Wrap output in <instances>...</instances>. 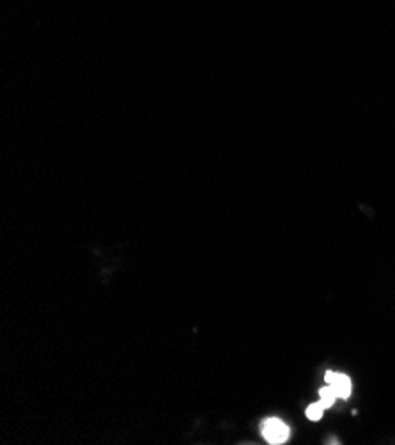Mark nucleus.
I'll use <instances>...</instances> for the list:
<instances>
[{
    "mask_svg": "<svg viewBox=\"0 0 395 445\" xmlns=\"http://www.w3.org/2000/svg\"><path fill=\"white\" fill-rule=\"evenodd\" d=\"M261 433H263L264 440L268 444L272 445H280V444H286L289 440V426H287L286 422L280 421V418L272 417V418H266L263 422V426H261Z\"/></svg>",
    "mask_w": 395,
    "mask_h": 445,
    "instance_id": "1",
    "label": "nucleus"
},
{
    "mask_svg": "<svg viewBox=\"0 0 395 445\" xmlns=\"http://www.w3.org/2000/svg\"><path fill=\"white\" fill-rule=\"evenodd\" d=\"M325 382L330 385V387L334 389L335 392H337V395L341 399H346L351 395L353 384L349 376L342 375V372H337V371H328L325 375Z\"/></svg>",
    "mask_w": 395,
    "mask_h": 445,
    "instance_id": "2",
    "label": "nucleus"
},
{
    "mask_svg": "<svg viewBox=\"0 0 395 445\" xmlns=\"http://www.w3.org/2000/svg\"><path fill=\"white\" fill-rule=\"evenodd\" d=\"M337 392L334 391V389L330 387L328 384L325 385V387L319 389V402H321L323 407L325 408H330V407H334V402L337 401Z\"/></svg>",
    "mask_w": 395,
    "mask_h": 445,
    "instance_id": "3",
    "label": "nucleus"
},
{
    "mask_svg": "<svg viewBox=\"0 0 395 445\" xmlns=\"http://www.w3.org/2000/svg\"><path fill=\"white\" fill-rule=\"evenodd\" d=\"M325 410L326 408L323 407L321 402H312L309 408L305 410V415L309 421H319V418H323V415H325Z\"/></svg>",
    "mask_w": 395,
    "mask_h": 445,
    "instance_id": "4",
    "label": "nucleus"
}]
</instances>
